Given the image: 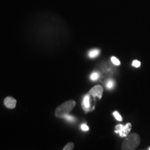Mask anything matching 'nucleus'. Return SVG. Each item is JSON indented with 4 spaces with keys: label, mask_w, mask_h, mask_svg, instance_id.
I'll return each mask as SVG.
<instances>
[{
    "label": "nucleus",
    "mask_w": 150,
    "mask_h": 150,
    "mask_svg": "<svg viewBox=\"0 0 150 150\" xmlns=\"http://www.w3.org/2000/svg\"><path fill=\"white\" fill-rule=\"evenodd\" d=\"M93 98H95V97L90 95L89 93H88L84 97L81 105L85 112L91 111L95 108V106H93Z\"/></svg>",
    "instance_id": "7ed1b4c3"
},
{
    "label": "nucleus",
    "mask_w": 150,
    "mask_h": 150,
    "mask_svg": "<svg viewBox=\"0 0 150 150\" xmlns=\"http://www.w3.org/2000/svg\"><path fill=\"white\" fill-rule=\"evenodd\" d=\"M81 128L82 130L83 131H87L89 130V127H88V125H85V124H83V125H81Z\"/></svg>",
    "instance_id": "2eb2a0df"
},
{
    "label": "nucleus",
    "mask_w": 150,
    "mask_h": 150,
    "mask_svg": "<svg viewBox=\"0 0 150 150\" xmlns=\"http://www.w3.org/2000/svg\"><path fill=\"white\" fill-rule=\"evenodd\" d=\"M99 73L98 72H94L91 76V79L93 81H96L99 78Z\"/></svg>",
    "instance_id": "9b49d317"
},
{
    "label": "nucleus",
    "mask_w": 150,
    "mask_h": 150,
    "mask_svg": "<svg viewBox=\"0 0 150 150\" xmlns=\"http://www.w3.org/2000/svg\"><path fill=\"white\" fill-rule=\"evenodd\" d=\"M113 115L114 117L116 120H117V121H122V116L120 115V114L117 111H115L113 112Z\"/></svg>",
    "instance_id": "f8f14e48"
},
{
    "label": "nucleus",
    "mask_w": 150,
    "mask_h": 150,
    "mask_svg": "<svg viewBox=\"0 0 150 150\" xmlns=\"http://www.w3.org/2000/svg\"><path fill=\"white\" fill-rule=\"evenodd\" d=\"M114 85H115V82H114L111 79L108 80L106 83V88H107L108 89H112V88L114 87Z\"/></svg>",
    "instance_id": "1a4fd4ad"
},
{
    "label": "nucleus",
    "mask_w": 150,
    "mask_h": 150,
    "mask_svg": "<svg viewBox=\"0 0 150 150\" xmlns=\"http://www.w3.org/2000/svg\"><path fill=\"white\" fill-rule=\"evenodd\" d=\"M63 118H64L65 120H67V121L70 122H74L76 121V118H75L74 116L70 115L69 114L64 115L63 117Z\"/></svg>",
    "instance_id": "6e6552de"
},
{
    "label": "nucleus",
    "mask_w": 150,
    "mask_h": 150,
    "mask_svg": "<svg viewBox=\"0 0 150 150\" xmlns=\"http://www.w3.org/2000/svg\"><path fill=\"white\" fill-rule=\"evenodd\" d=\"M140 62L139 61H137V60H135L132 62V65L135 67H139L140 66Z\"/></svg>",
    "instance_id": "4468645a"
},
{
    "label": "nucleus",
    "mask_w": 150,
    "mask_h": 150,
    "mask_svg": "<svg viewBox=\"0 0 150 150\" xmlns=\"http://www.w3.org/2000/svg\"><path fill=\"white\" fill-rule=\"evenodd\" d=\"M140 138L139 135L136 133L129 134L124 140L122 145V149L123 150H134L140 145Z\"/></svg>",
    "instance_id": "f257e3e1"
},
{
    "label": "nucleus",
    "mask_w": 150,
    "mask_h": 150,
    "mask_svg": "<svg viewBox=\"0 0 150 150\" xmlns=\"http://www.w3.org/2000/svg\"><path fill=\"white\" fill-rule=\"evenodd\" d=\"M131 129V123L127 124L126 125H117L115 127V132L119 134L120 137H126L129 134Z\"/></svg>",
    "instance_id": "20e7f679"
},
{
    "label": "nucleus",
    "mask_w": 150,
    "mask_h": 150,
    "mask_svg": "<svg viewBox=\"0 0 150 150\" xmlns=\"http://www.w3.org/2000/svg\"><path fill=\"white\" fill-rule=\"evenodd\" d=\"M148 149H149V150H150V147H149V148H148Z\"/></svg>",
    "instance_id": "dca6fc26"
},
{
    "label": "nucleus",
    "mask_w": 150,
    "mask_h": 150,
    "mask_svg": "<svg viewBox=\"0 0 150 150\" xmlns=\"http://www.w3.org/2000/svg\"><path fill=\"white\" fill-rule=\"evenodd\" d=\"M74 143H73V142H69V143H67V145L63 147V150H72L74 149Z\"/></svg>",
    "instance_id": "9d476101"
},
{
    "label": "nucleus",
    "mask_w": 150,
    "mask_h": 150,
    "mask_svg": "<svg viewBox=\"0 0 150 150\" xmlns=\"http://www.w3.org/2000/svg\"><path fill=\"white\" fill-rule=\"evenodd\" d=\"M75 105H76V102L74 100H68L60 105L56 108L55 111V115L57 117L63 118V117L65 115H67L72 111L73 108H74Z\"/></svg>",
    "instance_id": "f03ea898"
},
{
    "label": "nucleus",
    "mask_w": 150,
    "mask_h": 150,
    "mask_svg": "<svg viewBox=\"0 0 150 150\" xmlns=\"http://www.w3.org/2000/svg\"><path fill=\"white\" fill-rule=\"evenodd\" d=\"M99 52H100V51H99V50H98V49H94V50H92L91 51L89 52L88 56L90 58H92V59L93 58H95L99 55Z\"/></svg>",
    "instance_id": "0eeeda50"
},
{
    "label": "nucleus",
    "mask_w": 150,
    "mask_h": 150,
    "mask_svg": "<svg viewBox=\"0 0 150 150\" xmlns=\"http://www.w3.org/2000/svg\"><path fill=\"white\" fill-rule=\"evenodd\" d=\"M111 61L115 65H120V62L119 60H118L116 57H115V56H112V57H111Z\"/></svg>",
    "instance_id": "ddd939ff"
},
{
    "label": "nucleus",
    "mask_w": 150,
    "mask_h": 150,
    "mask_svg": "<svg viewBox=\"0 0 150 150\" xmlns=\"http://www.w3.org/2000/svg\"><path fill=\"white\" fill-rule=\"evenodd\" d=\"M103 91H104V89H103L102 86H101L100 85H97L90 90L88 93L94 97H99V99H101L102 96Z\"/></svg>",
    "instance_id": "39448f33"
},
{
    "label": "nucleus",
    "mask_w": 150,
    "mask_h": 150,
    "mask_svg": "<svg viewBox=\"0 0 150 150\" xmlns=\"http://www.w3.org/2000/svg\"><path fill=\"white\" fill-rule=\"evenodd\" d=\"M4 104L6 108H10V109H13L15 108L16 106L17 101L16 99L12 97H6L4 99Z\"/></svg>",
    "instance_id": "423d86ee"
}]
</instances>
